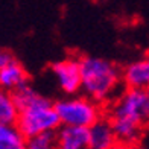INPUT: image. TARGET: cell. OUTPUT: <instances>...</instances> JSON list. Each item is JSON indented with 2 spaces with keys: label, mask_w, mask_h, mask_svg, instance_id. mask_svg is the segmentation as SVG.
<instances>
[{
  "label": "cell",
  "mask_w": 149,
  "mask_h": 149,
  "mask_svg": "<svg viewBox=\"0 0 149 149\" xmlns=\"http://www.w3.org/2000/svg\"><path fill=\"white\" fill-rule=\"evenodd\" d=\"M55 111L58 114L61 126H79L88 128L102 117V107L90 97L72 94L70 97L58 100Z\"/></svg>",
  "instance_id": "277c9868"
},
{
  "label": "cell",
  "mask_w": 149,
  "mask_h": 149,
  "mask_svg": "<svg viewBox=\"0 0 149 149\" xmlns=\"http://www.w3.org/2000/svg\"><path fill=\"white\" fill-rule=\"evenodd\" d=\"M113 149H145L140 143H116Z\"/></svg>",
  "instance_id": "4fadbf2b"
},
{
  "label": "cell",
  "mask_w": 149,
  "mask_h": 149,
  "mask_svg": "<svg viewBox=\"0 0 149 149\" xmlns=\"http://www.w3.org/2000/svg\"><path fill=\"white\" fill-rule=\"evenodd\" d=\"M78 63L84 94L99 105L110 104L122 82L120 69L111 61L97 56H82Z\"/></svg>",
  "instance_id": "3957f363"
},
{
  "label": "cell",
  "mask_w": 149,
  "mask_h": 149,
  "mask_svg": "<svg viewBox=\"0 0 149 149\" xmlns=\"http://www.w3.org/2000/svg\"><path fill=\"white\" fill-rule=\"evenodd\" d=\"M12 99L18 110L15 126L24 139L44 131H56L61 126L55 105L29 84L12 91Z\"/></svg>",
  "instance_id": "7a4b0ae2"
},
{
  "label": "cell",
  "mask_w": 149,
  "mask_h": 149,
  "mask_svg": "<svg viewBox=\"0 0 149 149\" xmlns=\"http://www.w3.org/2000/svg\"><path fill=\"white\" fill-rule=\"evenodd\" d=\"M12 59V55L8 52V50H5V49H2L0 47V69L6 64V63H9V61Z\"/></svg>",
  "instance_id": "5bb4252c"
},
{
  "label": "cell",
  "mask_w": 149,
  "mask_h": 149,
  "mask_svg": "<svg viewBox=\"0 0 149 149\" xmlns=\"http://www.w3.org/2000/svg\"><path fill=\"white\" fill-rule=\"evenodd\" d=\"M26 84H28V72L14 58L0 69V88L2 90L12 93Z\"/></svg>",
  "instance_id": "9c48e42d"
},
{
  "label": "cell",
  "mask_w": 149,
  "mask_h": 149,
  "mask_svg": "<svg viewBox=\"0 0 149 149\" xmlns=\"http://www.w3.org/2000/svg\"><path fill=\"white\" fill-rule=\"evenodd\" d=\"M117 143H140L149 117V93L143 88H126L108 107Z\"/></svg>",
  "instance_id": "6da1fadb"
},
{
  "label": "cell",
  "mask_w": 149,
  "mask_h": 149,
  "mask_svg": "<svg viewBox=\"0 0 149 149\" xmlns=\"http://www.w3.org/2000/svg\"><path fill=\"white\" fill-rule=\"evenodd\" d=\"M53 78L56 79L58 87L65 94H76L81 90V72L76 58H65L52 65Z\"/></svg>",
  "instance_id": "5b68a950"
},
{
  "label": "cell",
  "mask_w": 149,
  "mask_h": 149,
  "mask_svg": "<svg viewBox=\"0 0 149 149\" xmlns=\"http://www.w3.org/2000/svg\"><path fill=\"white\" fill-rule=\"evenodd\" d=\"M26 149H56V131H44L26 139Z\"/></svg>",
  "instance_id": "7c38bea8"
},
{
  "label": "cell",
  "mask_w": 149,
  "mask_h": 149,
  "mask_svg": "<svg viewBox=\"0 0 149 149\" xmlns=\"http://www.w3.org/2000/svg\"><path fill=\"white\" fill-rule=\"evenodd\" d=\"M17 114L18 110L12 99V93L0 88V123L15 125Z\"/></svg>",
  "instance_id": "8fae6325"
},
{
  "label": "cell",
  "mask_w": 149,
  "mask_h": 149,
  "mask_svg": "<svg viewBox=\"0 0 149 149\" xmlns=\"http://www.w3.org/2000/svg\"><path fill=\"white\" fill-rule=\"evenodd\" d=\"M0 149H26V139L15 125L0 123Z\"/></svg>",
  "instance_id": "30bf717a"
},
{
  "label": "cell",
  "mask_w": 149,
  "mask_h": 149,
  "mask_svg": "<svg viewBox=\"0 0 149 149\" xmlns=\"http://www.w3.org/2000/svg\"><path fill=\"white\" fill-rule=\"evenodd\" d=\"M56 149H90L87 128L59 126L56 130Z\"/></svg>",
  "instance_id": "ba28073f"
},
{
  "label": "cell",
  "mask_w": 149,
  "mask_h": 149,
  "mask_svg": "<svg viewBox=\"0 0 149 149\" xmlns=\"http://www.w3.org/2000/svg\"><path fill=\"white\" fill-rule=\"evenodd\" d=\"M87 132H88L90 149H113V146L117 143L116 134L108 117L102 116L87 128Z\"/></svg>",
  "instance_id": "8992f818"
},
{
  "label": "cell",
  "mask_w": 149,
  "mask_h": 149,
  "mask_svg": "<svg viewBox=\"0 0 149 149\" xmlns=\"http://www.w3.org/2000/svg\"><path fill=\"white\" fill-rule=\"evenodd\" d=\"M122 82L126 88H143L149 85V61L146 58L130 63L122 72Z\"/></svg>",
  "instance_id": "52a82bcc"
}]
</instances>
